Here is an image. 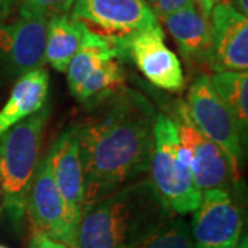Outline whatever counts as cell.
<instances>
[{
  "label": "cell",
  "instance_id": "ffe728a7",
  "mask_svg": "<svg viewBox=\"0 0 248 248\" xmlns=\"http://www.w3.org/2000/svg\"><path fill=\"white\" fill-rule=\"evenodd\" d=\"M135 248H193L190 228L182 218L171 217L149 239Z\"/></svg>",
  "mask_w": 248,
  "mask_h": 248
},
{
  "label": "cell",
  "instance_id": "ba28073f",
  "mask_svg": "<svg viewBox=\"0 0 248 248\" xmlns=\"http://www.w3.org/2000/svg\"><path fill=\"white\" fill-rule=\"evenodd\" d=\"M243 233V214L232 190L211 189L193 211V248H237Z\"/></svg>",
  "mask_w": 248,
  "mask_h": 248
},
{
  "label": "cell",
  "instance_id": "9a60e30c",
  "mask_svg": "<svg viewBox=\"0 0 248 248\" xmlns=\"http://www.w3.org/2000/svg\"><path fill=\"white\" fill-rule=\"evenodd\" d=\"M50 76L39 68L18 78L7 102L0 109V137L16 124L45 107L48 98Z\"/></svg>",
  "mask_w": 248,
  "mask_h": 248
},
{
  "label": "cell",
  "instance_id": "5bb4252c",
  "mask_svg": "<svg viewBox=\"0 0 248 248\" xmlns=\"http://www.w3.org/2000/svg\"><path fill=\"white\" fill-rule=\"evenodd\" d=\"M170 35L177 42L179 53L186 63H207L211 48L210 21L196 6L186 7L161 19Z\"/></svg>",
  "mask_w": 248,
  "mask_h": 248
},
{
  "label": "cell",
  "instance_id": "52a82bcc",
  "mask_svg": "<svg viewBox=\"0 0 248 248\" xmlns=\"http://www.w3.org/2000/svg\"><path fill=\"white\" fill-rule=\"evenodd\" d=\"M69 14L91 32L112 39H124L160 25L143 0H73Z\"/></svg>",
  "mask_w": 248,
  "mask_h": 248
},
{
  "label": "cell",
  "instance_id": "8992f818",
  "mask_svg": "<svg viewBox=\"0 0 248 248\" xmlns=\"http://www.w3.org/2000/svg\"><path fill=\"white\" fill-rule=\"evenodd\" d=\"M177 127L181 146L187 155L189 167L197 189L232 190L237 184L233 178L231 163L226 155L204 135L192 122L185 101H177L170 116Z\"/></svg>",
  "mask_w": 248,
  "mask_h": 248
},
{
  "label": "cell",
  "instance_id": "f546056e",
  "mask_svg": "<svg viewBox=\"0 0 248 248\" xmlns=\"http://www.w3.org/2000/svg\"><path fill=\"white\" fill-rule=\"evenodd\" d=\"M195 3H197V0H195ZM196 7H197V6H196Z\"/></svg>",
  "mask_w": 248,
  "mask_h": 248
},
{
  "label": "cell",
  "instance_id": "7a4b0ae2",
  "mask_svg": "<svg viewBox=\"0 0 248 248\" xmlns=\"http://www.w3.org/2000/svg\"><path fill=\"white\" fill-rule=\"evenodd\" d=\"M171 217L174 213L145 177L84 207L75 248H135Z\"/></svg>",
  "mask_w": 248,
  "mask_h": 248
},
{
  "label": "cell",
  "instance_id": "ac0fdd59",
  "mask_svg": "<svg viewBox=\"0 0 248 248\" xmlns=\"http://www.w3.org/2000/svg\"><path fill=\"white\" fill-rule=\"evenodd\" d=\"M125 57H115L101 65L84 81L72 91L78 101L93 107L125 87L123 61Z\"/></svg>",
  "mask_w": 248,
  "mask_h": 248
},
{
  "label": "cell",
  "instance_id": "44dd1931",
  "mask_svg": "<svg viewBox=\"0 0 248 248\" xmlns=\"http://www.w3.org/2000/svg\"><path fill=\"white\" fill-rule=\"evenodd\" d=\"M21 7L40 13L47 18L58 14H69L73 0H19Z\"/></svg>",
  "mask_w": 248,
  "mask_h": 248
},
{
  "label": "cell",
  "instance_id": "cb8c5ba5",
  "mask_svg": "<svg viewBox=\"0 0 248 248\" xmlns=\"http://www.w3.org/2000/svg\"><path fill=\"white\" fill-rule=\"evenodd\" d=\"M226 1H231V0H197L196 6H199V11L203 14L204 17L208 19V18H210L211 10H213L217 4L226 3Z\"/></svg>",
  "mask_w": 248,
  "mask_h": 248
},
{
  "label": "cell",
  "instance_id": "484cf974",
  "mask_svg": "<svg viewBox=\"0 0 248 248\" xmlns=\"http://www.w3.org/2000/svg\"><path fill=\"white\" fill-rule=\"evenodd\" d=\"M231 4L243 16H248V0H231Z\"/></svg>",
  "mask_w": 248,
  "mask_h": 248
},
{
  "label": "cell",
  "instance_id": "9c48e42d",
  "mask_svg": "<svg viewBox=\"0 0 248 248\" xmlns=\"http://www.w3.org/2000/svg\"><path fill=\"white\" fill-rule=\"evenodd\" d=\"M48 18L25 7L11 22H0V57L14 76L43 66Z\"/></svg>",
  "mask_w": 248,
  "mask_h": 248
},
{
  "label": "cell",
  "instance_id": "5b68a950",
  "mask_svg": "<svg viewBox=\"0 0 248 248\" xmlns=\"http://www.w3.org/2000/svg\"><path fill=\"white\" fill-rule=\"evenodd\" d=\"M187 112L202 133L219 146L231 163L233 178L239 182L243 159V137L231 110L222 102L205 75L197 76L187 93Z\"/></svg>",
  "mask_w": 248,
  "mask_h": 248
},
{
  "label": "cell",
  "instance_id": "4316f807",
  "mask_svg": "<svg viewBox=\"0 0 248 248\" xmlns=\"http://www.w3.org/2000/svg\"><path fill=\"white\" fill-rule=\"evenodd\" d=\"M237 248H248L247 234H246V233L243 234V240H240V241H239V244H237Z\"/></svg>",
  "mask_w": 248,
  "mask_h": 248
},
{
  "label": "cell",
  "instance_id": "3957f363",
  "mask_svg": "<svg viewBox=\"0 0 248 248\" xmlns=\"http://www.w3.org/2000/svg\"><path fill=\"white\" fill-rule=\"evenodd\" d=\"M48 117L50 107L45 105L0 137V213L16 231L27 217L28 195Z\"/></svg>",
  "mask_w": 248,
  "mask_h": 248
},
{
  "label": "cell",
  "instance_id": "e0dca14e",
  "mask_svg": "<svg viewBox=\"0 0 248 248\" xmlns=\"http://www.w3.org/2000/svg\"><path fill=\"white\" fill-rule=\"evenodd\" d=\"M87 28L73 19L71 14H58L48 18L47 40H46V62L54 69L66 72L73 55L83 43Z\"/></svg>",
  "mask_w": 248,
  "mask_h": 248
},
{
  "label": "cell",
  "instance_id": "f1b7e54d",
  "mask_svg": "<svg viewBox=\"0 0 248 248\" xmlns=\"http://www.w3.org/2000/svg\"><path fill=\"white\" fill-rule=\"evenodd\" d=\"M0 248H7L6 246H0Z\"/></svg>",
  "mask_w": 248,
  "mask_h": 248
},
{
  "label": "cell",
  "instance_id": "6da1fadb",
  "mask_svg": "<svg viewBox=\"0 0 248 248\" xmlns=\"http://www.w3.org/2000/svg\"><path fill=\"white\" fill-rule=\"evenodd\" d=\"M90 108L76 123L84 207L148 177L157 119L151 99L128 87Z\"/></svg>",
  "mask_w": 248,
  "mask_h": 248
},
{
  "label": "cell",
  "instance_id": "8fae6325",
  "mask_svg": "<svg viewBox=\"0 0 248 248\" xmlns=\"http://www.w3.org/2000/svg\"><path fill=\"white\" fill-rule=\"evenodd\" d=\"M27 215L32 223L33 234H43L75 248V236L66 221L65 207L54 181L48 153L39 160L36 167L28 195Z\"/></svg>",
  "mask_w": 248,
  "mask_h": 248
},
{
  "label": "cell",
  "instance_id": "d4e9b609",
  "mask_svg": "<svg viewBox=\"0 0 248 248\" xmlns=\"http://www.w3.org/2000/svg\"><path fill=\"white\" fill-rule=\"evenodd\" d=\"M19 0H0V22H4L13 14Z\"/></svg>",
  "mask_w": 248,
  "mask_h": 248
},
{
  "label": "cell",
  "instance_id": "2e32d148",
  "mask_svg": "<svg viewBox=\"0 0 248 248\" xmlns=\"http://www.w3.org/2000/svg\"><path fill=\"white\" fill-rule=\"evenodd\" d=\"M122 55L127 57L122 39L105 37L87 29L83 43L66 68V79L71 93L101 65Z\"/></svg>",
  "mask_w": 248,
  "mask_h": 248
},
{
  "label": "cell",
  "instance_id": "30bf717a",
  "mask_svg": "<svg viewBox=\"0 0 248 248\" xmlns=\"http://www.w3.org/2000/svg\"><path fill=\"white\" fill-rule=\"evenodd\" d=\"M125 55L130 57L151 84L169 93H181L186 86L185 75L177 54L164 43L161 25L122 39Z\"/></svg>",
  "mask_w": 248,
  "mask_h": 248
},
{
  "label": "cell",
  "instance_id": "4fadbf2b",
  "mask_svg": "<svg viewBox=\"0 0 248 248\" xmlns=\"http://www.w3.org/2000/svg\"><path fill=\"white\" fill-rule=\"evenodd\" d=\"M208 21L211 29L208 66L214 72H247L248 18L226 1L211 10Z\"/></svg>",
  "mask_w": 248,
  "mask_h": 248
},
{
  "label": "cell",
  "instance_id": "603a6c76",
  "mask_svg": "<svg viewBox=\"0 0 248 248\" xmlns=\"http://www.w3.org/2000/svg\"><path fill=\"white\" fill-rule=\"evenodd\" d=\"M29 248H69L68 246L58 243L55 240L48 239L47 236L43 234H33V237L31 240Z\"/></svg>",
  "mask_w": 248,
  "mask_h": 248
},
{
  "label": "cell",
  "instance_id": "d6986e66",
  "mask_svg": "<svg viewBox=\"0 0 248 248\" xmlns=\"http://www.w3.org/2000/svg\"><path fill=\"white\" fill-rule=\"evenodd\" d=\"M214 91L231 110L239 125L243 141L247 142L248 131V73L215 72L210 78Z\"/></svg>",
  "mask_w": 248,
  "mask_h": 248
},
{
  "label": "cell",
  "instance_id": "7c38bea8",
  "mask_svg": "<svg viewBox=\"0 0 248 248\" xmlns=\"http://www.w3.org/2000/svg\"><path fill=\"white\" fill-rule=\"evenodd\" d=\"M48 153L57 189L61 195L66 221L76 239V231L84 211V177L80 161L78 124L65 128L54 141Z\"/></svg>",
  "mask_w": 248,
  "mask_h": 248
},
{
  "label": "cell",
  "instance_id": "7402d4cb",
  "mask_svg": "<svg viewBox=\"0 0 248 248\" xmlns=\"http://www.w3.org/2000/svg\"><path fill=\"white\" fill-rule=\"evenodd\" d=\"M196 6L195 0H155L151 7L156 14L157 19L169 17L171 14L177 13L179 10Z\"/></svg>",
  "mask_w": 248,
  "mask_h": 248
},
{
  "label": "cell",
  "instance_id": "83f0119b",
  "mask_svg": "<svg viewBox=\"0 0 248 248\" xmlns=\"http://www.w3.org/2000/svg\"><path fill=\"white\" fill-rule=\"evenodd\" d=\"M143 1H146V3H148L149 6H152V4L155 3V0H143Z\"/></svg>",
  "mask_w": 248,
  "mask_h": 248
},
{
  "label": "cell",
  "instance_id": "277c9868",
  "mask_svg": "<svg viewBox=\"0 0 248 248\" xmlns=\"http://www.w3.org/2000/svg\"><path fill=\"white\" fill-rule=\"evenodd\" d=\"M151 181L172 213L186 215L200 205L203 192L197 189L192 171L181 157V142L170 116L157 113L155 146L151 160Z\"/></svg>",
  "mask_w": 248,
  "mask_h": 248
}]
</instances>
